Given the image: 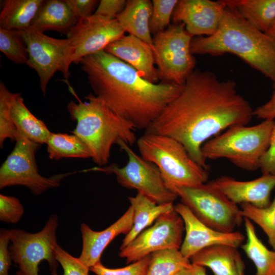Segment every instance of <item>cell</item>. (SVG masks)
Returning a JSON list of instances; mask_svg holds the SVG:
<instances>
[{
  "mask_svg": "<svg viewBox=\"0 0 275 275\" xmlns=\"http://www.w3.org/2000/svg\"><path fill=\"white\" fill-rule=\"evenodd\" d=\"M253 111L234 81L221 80L211 71L196 70L179 95L145 132L176 139L195 161L208 170L201 151L203 145L223 130L248 124Z\"/></svg>",
  "mask_w": 275,
  "mask_h": 275,
  "instance_id": "6da1fadb",
  "label": "cell"
},
{
  "mask_svg": "<svg viewBox=\"0 0 275 275\" xmlns=\"http://www.w3.org/2000/svg\"><path fill=\"white\" fill-rule=\"evenodd\" d=\"M78 64L95 96L135 129L146 131L183 88L151 82L104 50L82 58Z\"/></svg>",
  "mask_w": 275,
  "mask_h": 275,
  "instance_id": "7a4b0ae2",
  "label": "cell"
},
{
  "mask_svg": "<svg viewBox=\"0 0 275 275\" xmlns=\"http://www.w3.org/2000/svg\"><path fill=\"white\" fill-rule=\"evenodd\" d=\"M190 49L193 54H234L275 84V40L227 6L217 31L194 37Z\"/></svg>",
  "mask_w": 275,
  "mask_h": 275,
  "instance_id": "3957f363",
  "label": "cell"
},
{
  "mask_svg": "<svg viewBox=\"0 0 275 275\" xmlns=\"http://www.w3.org/2000/svg\"><path fill=\"white\" fill-rule=\"evenodd\" d=\"M82 102L71 100L67 109L76 122L72 131L86 145L91 158L99 166L106 164L113 145L124 142L132 146L136 141L135 128L129 122L110 109L103 101L90 93Z\"/></svg>",
  "mask_w": 275,
  "mask_h": 275,
  "instance_id": "277c9868",
  "label": "cell"
},
{
  "mask_svg": "<svg viewBox=\"0 0 275 275\" xmlns=\"http://www.w3.org/2000/svg\"><path fill=\"white\" fill-rule=\"evenodd\" d=\"M274 126V120H264L254 126H231L206 141L201 148L202 155L206 160L226 158L241 169L256 171L260 169Z\"/></svg>",
  "mask_w": 275,
  "mask_h": 275,
  "instance_id": "5b68a950",
  "label": "cell"
},
{
  "mask_svg": "<svg viewBox=\"0 0 275 275\" xmlns=\"http://www.w3.org/2000/svg\"><path fill=\"white\" fill-rule=\"evenodd\" d=\"M136 143L141 156L157 167L167 185L187 187L207 183V170L176 139L145 132Z\"/></svg>",
  "mask_w": 275,
  "mask_h": 275,
  "instance_id": "8992f818",
  "label": "cell"
},
{
  "mask_svg": "<svg viewBox=\"0 0 275 275\" xmlns=\"http://www.w3.org/2000/svg\"><path fill=\"white\" fill-rule=\"evenodd\" d=\"M202 223L216 231L234 232L243 217L237 204L209 182L194 186L167 185Z\"/></svg>",
  "mask_w": 275,
  "mask_h": 275,
  "instance_id": "52a82bcc",
  "label": "cell"
},
{
  "mask_svg": "<svg viewBox=\"0 0 275 275\" xmlns=\"http://www.w3.org/2000/svg\"><path fill=\"white\" fill-rule=\"evenodd\" d=\"M193 38L181 23L155 34L153 51L162 82L183 85L194 72L196 62L190 49Z\"/></svg>",
  "mask_w": 275,
  "mask_h": 275,
  "instance_id": "ba28073f",
  "label": "cell"
},
{
  "mask_svg": "<svg viewBox=\"0 0 275 275\" xmlns=\"http://www.w3.org/2000/svg\"><path fill=\"white\" fill-rule=\"evenodd\" d=\"M118 145L127 154L128 161L125 166L120 167L113 163L86 171L114 174L120 185L136 189L158 204L173 203L178 196L168 187L157 167L138 155L126 143L121 142Z\"/></svg>",
  "mask_w": 275,
  "mask_h": 275,
  "instance_id": "9c48e42d",
  "label": "cell"
},
{
  "mask_svg": "<svg viewBox=\"0 0 275 275\" xmlns=\"http://www.w3.org/2000/svg\"><path fill=\"white\" fill-rule=\"evenodd\" d=\"M58 217L51 215L39 232L31 233L21 229L11 231L9 250L12 260L18 266L16 275H39V265L43 260L49 266L51 274L57 273L56 256Z\"/></svg>",
  "mask_w": 275,
  "mask_h": 275,
  "instance_id": "30bf717a",
  "label": "cell"
},
{
  "mask_svg": "<svg viewBox=\"0 0 275 275\" xmlns=\"http://www.w3.org/2000/svg\"><path fill=\"white\" fill-rule=\"evenodd\" d=\"M15 146L0 168V188L22 185L35 195L60 186L68 174L45 177L39 173L35 154L40 144L19 133Z\"/></svg>",
  "mask_w": 275,
  "mask_h": 275,
  "instance_id": "8fae6325",
  "label": "cell"
},
{
  "mask_svg": "<svg viewBox=\"0 0 275 275\" xmlns=\"http://www.w3.org/2000/svg\"><path fill=\"white\" fill-rule=\"evenodd\" d=\"M22 31L29 56L26 65L36 71L45 95L48 82L56 72H61L66 79L70 76L69 67L72 63L70 41L32 29Z\"/></svg>",
  "mask_w": 275,
  "mask_h": 275,
  "instance_id": "7c38bea8",
  "label": "cell"
},
{
  "mask_svg": "<svg viewBox=\"0 0 275 275\" xmlns=\"http://www.w3.org/2000/svg\"><path fill=\"white\" fill-rule=\"evenodd\" d=\"M185 231L184 222L174 209L160 215L154 225L141 232L122 250L119 256L127 264L133 263L160 250L179 249Z\"/></svg>",
  "mask_w": 275,
  "mask_h": 275,
  "instance_id": "4fadbf2b",
  "label": "cell"
},
{
  "mask_svg": "<svg viewBox=\"0 0 275 275\" xmlns=\"http://www.w3.org/2000/svg\"><path fill=\"white\" fill-rule=\"evenodd\" d=\"M125 33L116 19L93 14L79 19L66 34L71 47L72 63L78 64L82 58L104 50Z\"/></svg>",
  "mask_w": 275,
  "mask_h": 275,
  "instance_id": "5bb4252c",
  "label": "cell"
},
{
  "mask_svg": "<svg viewBox=\"0 0 275 275\" xmlns=\"http://www.w3.org/2000/svg\"><path fill=\"white\" fill-rule=\"evenodd\" d=\"M175 211L182 218L185 235L180 251L190 258L200 250L213 245L225 244L238 248L243 243L244 236L239 232L225 233L214 230L200 221L182 203L175 206Z\"/></svg>",
  "mask_w": 275,
  "mask_h": 275,
  "instance_id": "9a60e30c",
  "label": "cell"
},
{
  "mask_svg": "<svg viewBox=\"0 0 275 275\" xmlns=\"http://www.w3.org/2000/svg\"><path fill=\"white\" fill-rule=\"evenodd\" d=\"M226 6L223 0H180L175 8L172 20L183 23L193 37L209 36L217 30Z\"/></svg>",
  "mask_w": 275,
  "mask_h": 275,
  "instance_id": "2e32d148",
  "label": "cell"
},
{
  "mask_svg": "<svg viewBox=\"0 0 275 275\" xmlns=\"http://www.w3.org/2000/svg\"><path fill=\"white\" fill-rule=\"evenodd\" d=\"M209 183L236 204L248 203L264 208L271 203V193L275 188V175L262 174L249 181H239L229 176H222Z\"/></svg>",
  "mask_w": 275,
  "mask_h": 275,
  "instance_id": "e0dca14e",
  "label": "cell"
},
{
  "mask_svg": "<svg viewBox=\"0 0 275 275\" xmlns=\"http://www.w3.org/2000/svg\"><path fill=\"white\" fill-rule=\"evenodd\" d=\"M133 67L146 80L157 84L159 77L151 46L131 35H124L104 49Z\"/></svg>",
  "mask_w": 275,
  "mask_h": 275,
  "instance_id": "ac0fdd59",
  "label": "cell"
},
{
  "mask_svg": "<svg viewBox=\"0 0 275 275\" xmlns=\"http://www.w3.org/2000/svg\"><path fill=\"white\" fill-rule=\"evenodd\" d=\"M133 223V210L130 206L123 215L105 229L93 230L85 223L80 225L82 246L79 260L90 268L100 261L102 253L109 243L120 234L127 235Z\"/></svg>",
  "mask_w": 275,
  "mask_h": 275,
  "instance_id": "d6986e66",
  "label": "cell"
},
{
  "mask_svg": "<svg viewBox=\"0 0 275 275\" xmlns=\"http://www.w3.org/2000/svg\"><path fill=\"white\" fill-rule=\"evenodd\" d=\"M189 260L193 264L208 267L214 275H239L244 263L237 248L225 244L206 247Z\"/></svg>",
  "mask_w": 275,
  "mask_h": 275,
  "instance_id": "ffe728a7",
  "label": "cell"
},
{
  "mask_svg": "<svg viewBox=\"0 0 275 275\" xmlns=\"http://www.w3.org/2000/svg\"><path fill=\"white\" fill-rule=\"evenodd\" d=\"M152 12L151 1L128 0L124 9L116 19L125 32L141 39L153 49V38L150 29Z\"/></svg>",
  "mask_w": 275,
  "mask_h": 275,
  "instance_id": "44dd1931",
  "label": "cell"
},
{
  "mask_svg": "<svg viewBox=\"0 0 275 275\" xmlns=\"http://www.w3.org/2000/svg\"><path fill=\"white\" fill-rule=\"evenodd\" d=\"M128 199L133 210V223L131 230L123 239L120 250L128 245L160 215L175 209L173 203L158 204L139 192Z\"/></svg>",
  "mask_w": 275,
  "mask_h": 275,
  "instance_id": "7402d4cb",
  "label": "cell"
},
{
  "mask_svg": "<svg viewBox=\"0 0 275 275\" xmlns=\"http://www.w3.org/2000/svg\"><path fill=\"white\" fill-rule=\"evenodd\" d=\"M78 21L64 1H45L30 29L44 33L53 31L67 33Z\"/></svg>",
  "mask_w": 275,
  "mask_h": 275,
  "instance_id": "603a6c76",
  "label": "cell"
},
{
  "mask_svg": "<svg viewBox=\"0 0 275 275\" xmlns=\"http://www.w3.org/2000/svg\"><path fill=\"white\" fill-rule=\"evenodd\" d=\"M44 0H5L0 13V28L25 31L30 29Z\"/></svg>",
  "mask_w": 275,
  "mask_h": 275,
  "instance_id": "cb8c5ba5",
  "label": "cell"
},
{
  "mask_svg": "<svg viewBox=\"0 0 275 275\" xmlns=\"http://www.w3.org/2000/svg\"><path fill=\"white\" fill-rule=\"evenodd\" d=\"M250 24L266 33L275 22V0H223Z\"/></svg>",
  "mask_w": 275,
  "mask_h": 275,
  "instance_id": "d4e9b609",
  "label": "cell"
},
{
  "mask_svg": "<svg viewBox=\"0 0 275 275\" xmlns=\"http://www.w3.org/2000/svg\"><path fill=\"white\" fill-rule=\"evenodd\" d=\"M11 116L18 133L35 143L46 144L51 132L43 121L28 109L20 93L13 102Z\"/></svg>",
  "mask_w": 275,
  "mask_h": 275,
  "instance_id": "484cf974",
  "label": "cell"
},
{
  "mask_svg": "<svg viewBox=\"0 0 275 275\" xmlns=\"http://www.w3.org/2000/svg\"><path fill=\"white\" fill-rule=\"evenodd\" d=\"M244 224L246 240L241 246L253 262L255 275H275V250H269L262 243L252 221L244 217Z\"/></svg>",
  "mask_w": 275,
  "mask_h": 275,
  "instance_id": "4316f807",
  "label": "cell"
},
{
  "mask_svg": "<svg viewBox=\"0 0 275 275\" xmlns=\"http://www.w3.org/2000/svg\"><path fill=\"white\" fill-rule=\"evenodd\" d=\"M46 144L48 156L51 159L91 158L86 145L74 134L51 132Z\"/></svg>",
  "mask_w": 275,
  "mask_h": 275,
  "instance_id": "83f0119b",
  "label": "cell"
},
{
  "mask_svg": "<svg viewBox=\"0 0 275 275\" xmlns=\"http://www.w3.org/2000/svg\"><path fill=\"white\" fill-rule=\"evenodd\" d=\"M190 263L179 249L160 250L151 254L146 275H177Z\"/></svg>",
  "mask_w": 275,
  "mask_h": 275,
  "instance_id": "f1b7e54d",
  "label": "cell"
},
{
  "mask_svg": "<svg viewBox=\"0 0 275 275\" xmlns=\"http://www.w3.org/2000/svg\"><path fill=\"white\" fill-rule=\"evenodd\" d=\"M240 214L257 224L266 234L268 242L275 250V194L273 200L266 207L259 208L248 203L240 204Z\"/></svg>",
  "mask_w": 275,
  "mask_h": 275,
  "instance_id": "f546056e",
  "label": "cell"
},
{
  "mask_svg": "<svg viewBox=\"0 0 275 275\" xmlns=\"http://www.w3.org/2000/svg\"><path fill=\"white\" fill-rule=\"evenodd\" d=\"M0 50L15 64L27 65L29 52L22 31L0 28Z\"/></svg>",
  "mask_w": 275,
  "mask_h": 275,
  "instance_id": "4dcf8cb0",
  "label": "cell"
},
{
  "mask_svg": "<svg viewBox=\"0 0 275 275\" xmlns=\"http://www.w3.org/2000/svg\"><path fill=\"white\" fill-rule=\"evenodd\" d=\"M19 94L10 92L2 81L0 82V146L3 148L7 139L16 140L18 132L11 116V107L13 101Z\"/></svg>",
  "mask_w": 275,
  "mask_h": 275,
  "instance_id": "1f68e13d",
  "label": "cell"
},
{
  "mask_svg": "<svg viewBox=\"0 0 275 275\" xmlns=\"http://www.w3.org/2000/svg\"><path fill=\"white\" fill-rule=\"evenodd\" d=\"M178 2L177 0H153L150 21L151 33L157 34L170 26L171 18Z\"/></svg>",
  "mask_w": 275,
  "mask_h": 275,
  "instance_id": "d6a6232c",
  "label": "cell"
},
{
  "mask_svg": "<svg viewBox=\"0 0 275 275\" xmlns=\"http://www.w3.org/2000/svg\"><path fill=\"white\" fill-rule=\"evenodd\" d=\"M151 254L142 259L121 268H109L101 261L90 268L96 275H146Z\"/></svg>",
  "mask_w": 275,
  "mask_h": 275,
  "instance_id": "836d02e7",
  "label": "cell"
},
{
  "mask_svg": "<svg viewBox=\"0 0 275 275\" xmlns=\"http://www.w3.org/2000/svg\"><path fill=\"white\" fill-rule=\"evenodd\" d=\"M24 214V208L19 200L13 196L0 195V221L16 224Z\"/></svg>",
  "mask_w": 275,
  "mask_h": 275,
  "instance_id": "e575fe53",
  "label": "cell"
},
{
  "mask_svg": "<svg viewBox=\"0 0 275 275\" xmlns=\"http://www.w3.org/2000/svg\"><path fill=\"white\" fill-rule=\"evenodd\" d=\"M55 251L57 260L63 270V274L62 275H89L90 268L79 258L71 255L58 244ZM53 275L59 274L56 273Z\"/></svg>",
  "mask_w": 275,
  "mask_h": 275,
  "instance_id": "d590c367",
  "label": "cell"
},
{
  "mask_svg": "<svg viewBox=\"0 0 275 275\" xmlns=\"http://www.w3.org/2000/svg\"><path fill=\"white\" fill-rule=\"evenodd\" d=\"M10 230L1 229L0 231V275H9V270L12 260L9 244Z\"/></svg>",
  "mask_w": 275,
  "mask_h": 275,
  "instance_id": "8d00e7d4",
  "label": "cell"
},
{
  "mask_svg": "<svg viewBox=\"0 0 275 275\" xmlns=\"http://www.w3.org/2000/svg\"><path fill=\"white\" fill-rule=\"evenodd\" d=\"M125 0H101L94 14L109 19H116L118 14L124 9Z\"/></svg>",
  "mask_w": 275,
  "mask_h": 275,
  "instance_id": "74e56055",
  "label": "cell"
},
{
  "mask_svg": "<svg viewBox=\"0 0 275 275\" xmlns=\"http://www.w3.org/2000/svg\"><path fill=\"white\" fill-rule=\"evenodd\" d=\"M65 1L78 20L93 15V11L99 2L96 0H65Z\"/></svg>",
  "mask_w": 275,
  "mask_h": 275,
  "instance_id": "f35d334b",
  "label": "cell"
},
{
  "mask_svg": "<svg viewBox=\"0 0 275 275\" xmlns=\"http://www.w3.org/2000/svg\"><path fill=\"white\" fill-rule=\"evenodd\" d=\"M260 169L263 174L275 175V126L271 133L268 148L261 158Z\"/></svg>",
  "mask_w": 275,
  "mask_h": 275,
  "instance_id": "ab89813d",
  "label": "cell"
},
{
  "mask_svg": "<svg viewBox=\"0 0 275 275\" xmlns=\"http://www.w3.org/2000/svg\"><path fill=\"white\" fill-rule=\"evenodd\" d=\"M253 116L263 120H274L275 118V84L269 100L253 111Z\"/></svg>",
  "mask_w": 275,
  "mask_h": 275,
  "instance_id": "60d3db41",
  "label": "cell"
},
{
  "mask_svg": "<svg viewBox=\"0 0 275 275\" xmlns=\"http://www.w3.org/2000/svg\"><path fill=\"white\" fill-rule=\"evenodd\" d=\"M177 275H207V274L205 267L191 263Z\"/></svg>",
  "mask_w": 275,
  "mask_h": 275,
  "instance_id": "b9f144b4",
  "label": "cell"
},
{
  "mask_svg": "<svg viewBox=\"0 0 275 275\" xmlns=\"http://www.w3.org/2000/svg\"><path fill=\"white\" fill-rule=\"evenodd\" d=\"M266 33L275 40V22Z\"/></svg>",
  "mask_w": 275,
  "mask_h": 275,
  "instance_id": "7bdbcfd3",
  "label": "cell"
},
{
  "mask_svg": "<svg viewBox=\"0 0 275 275\" xmlns=\"http://www.w3.org/2000/svg\"><path fill=\"white\" fill-rule=\"evenodd\" d=\"M239 275H244V264H242L239 268Z\"/></svg>",
  "mask_w": 275,
  "mask_h": 275,
  "instance_id": "ee69618b",
  "label": "cell"
}]
</instances>
